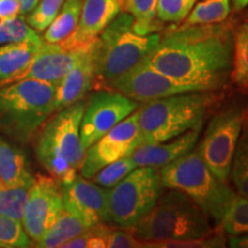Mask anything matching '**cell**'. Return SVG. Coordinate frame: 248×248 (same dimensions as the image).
<instances>
[{
	"label": "cell",
	"instance_id": "6da1fadb",
	"mask_svg": "<svg viewBox=\"0 0 248 248\" xmlns=\"http://www.w3.org/2000/svg\"><path fill=\"white\" fill-rule=\"evenodd\" d=\"M234 20L170 27L144 61L191 91H218L230 78Z\"/></svg>",
	"mask_w": 248,
	"mask_h": 248
},
{
	"label": "cell",
	"instance_id": "7a4b0ae2",
	"mask_svg": "<svg viewBox=\"0 0 248 248\" xmlns=\"http://www.w3.org/2000/svg\"><path fill=\"white\" fill-rule=\"evenodd\" d=\"M217 99L215 91H192L145 102L137 108L139 142L167 141L191 129L202 128Z\"/></svg>",
	"mask_w": 248,
	"mask_h": 248
},
{
	"label": "cell",
	"instance_id": "3957f363",
	"mask_svg": "<svg viewBox=\"0 0 248 248\" xmlns=\"http://www.w3.org/2000/svg\"><path fill=\"white\" fill-rule=\"evenodd\" d=\"M85 105L80 100L57 111L44 124L37 139V159L61 184L73 182L84 162L86 150L79 130Z\"/></svg>",
	"mask_w": 248,
	"mask_h": 248
},
{
	"label": "cell",
	"instance_id": "277c9868",
	"mask_svg": "<svg viewBox=\"0 0 248 248\" xmlns=\"http://www.w3.org/2000/svg\"><path fill=\"white\" fill-rule=\"evenodd\" d=\"M130 231L144 244L200 238L216 229L199 204L183 192L169 188Z\"/></svg>",
	"mask_w": 248,
	"mask_h": 248
},
{
	"label": "cell",
	"instance_id": "5b68a950",
	"mask_svg": "<svg viewBox=\"0 0 248 248\" xmlns=\"http://www.w3.org/2000/svg\"><path fill=\"white\" fill-rule=\"evenodd\" d=\"M160 33L139 35L133 30V18L120 12L99 37L93 49L94 83L93 89L102 90L117 77L138 64L156 46Z\"/></svg>",
	"mask_w": 248,
	"mask_h": 248
},
{
	"label": "cell",
	"instance_id": "8992f818",
	"mask_svg": "<svg viewBox=\"0 0 248 248\" xmlns=\"http://www.w3.org/2000/svg\"><path fill=\"white\" fill-rule=\"evenodd\" d=\"M57 85L22 79L0 88V132L28 142L54 114Z\"/></svg>",
	"mask_w": 248,
	"mask_h": 248
},
{
	"label": "cell",
	"instance_id": "52a82bcc",
	"mask_svg": "<svg viewBox=\"0 0 248 248\" xmlns=\"http://www.w3.org/2000/svg\"><path fill=\"white\" fill-rule=\"evenodd\" d=\"M164 188L185 193L216 224L228 212L237 193L207 166L197 147L160 168Z\"/></svg>",
	"mask_w": 248,
	"mask_h": 248
},
{
	"label": "cell",
	"instance_id": "ba28073f",
	"mask_svg": "<svg viewBox=\"0 0 248 248\" xmlns=\"http://www.w3.org/2000/svg\"><path fill=\"white\" fill-rule=\"evenodd\" d=\"M163 188L160 168L148 166L135 168L108 190L111 223L130 230L153 208Z\"/></svg>",
	"mask_w": 248,
	"mask_h": 248
},
{
	"label": "cell",
	"instance_id": "9c48e42d",
	"mask_svg": "<svg viewBox=\"0 0 248 248\" xmlns=\"http://www.w3.org/2000/svg\"><path fill=\"white\" fill-rule=\"evenodd\" d=\"M244 109L230 107L215 114L197 146L207 166L224 182L230 178L232 160L243 128Z\"/></svg>",
	"mask_w": 248,
	"mask_h": 248
},
{
	"label": "cell",
	"instance_id": "30bf717a",
	"mask_svg": "<svg viewBox=\"0 0 248 248\" xmlns=\"http://www.w3.org/2000/svg\"><path fill=\"white\" fill-rule=\"evenodd\" d=\"M139 107V102L111 90H98L90 97L80 122V140L85 150Z\"/></svg>",
	"mask_w": 248,
	"mask_h": 248
},
{
	"label": "cell",
	"instance_id": "8fae6325",
	"mask_svg": "<svg viewBox=\"0 0 248 248\" xmlns=\"http://www.w3.org/2000/svg\"><path fill=\"white\" fill-rule=\"evenodd\" d=\"M63 210L61 183L53 176L37 173L22 219L23 229L31 241L36 244L42 239Z\"/></svg>",
	"mask_w": 248,
	"mask_h": 248
},
{
	"label": "cell",
	"instance_id": "7c38bea8",
	"mask_svg": "<svg viewBox=\"0 0 248 248\" xmlns=\"http://www.w3.org/2000/svg\"><path fill=\"white\" fill-rule=\"evenodd\" d=\"M139 145L138 111L136 109L86 150L84 162L79 169L80 176L91 179L105 166L128 156Z\"/></svg>",
	"mask_w": 248,
	"mask_h": 248
},
{
	"label": "cell",
	"instance_id": "4fadbf2b",
	"mask_svg": "<svg viewBox=\"0 0 248 248\" xmlns=\"http://www.w3.org/2000/svg\"><path fill=\"white\" fill-rule=\"evenodd\" d=\"M106 90L116 91L129 99L142 104L178 93L192 92L188 88L175 82L150 66L144 59L126 73L110 82Z\"/></svg>",
	"mask_w": 248,
	"mask_h": 248
},
{
	"label": "cell",
	"instance_id": "5bb4252c",
	"mask_svg": "<svg viewBox=\"0 0 248 248\" xmlns=\"http://www.w3.org/2000/svg\"><path fill=\"white\" fill-rule=\"evenodd\" d=\"M64 210L79 218L88 228L111 223L108 207V190L83 176L69 184H61Z\"/></svg>",
	"mask_w": 248,
	"mask_h": 248
},
{
	"label": "cell",
	"instance_id": "9a60e30c",
	"mask_svg": "<svg viewBox=\"0 0 248 248\" xmlns=\"http://www.w3.org/2000/svg\"><path fill=\"white\" fill-rule=\"evenodd\" d=\"M89 45L78 48H64L60 44L43 42L27 69L15 77L12 83L22 79H37L58 85L76 66Z\"/></svg>",
	"mask_w": 248,
	"mask_h": 248
},
{
	"label": "cell",
	"instance_id": "2e32d148",
	"mask_svg": "<svg viewBox=\"0 0 248 248\" xmlns=\"http://www.w3.org/2000/svg\"><path fill=\"white\" fill-rule=\"evenodd\" d=\"M122 9V0H84L75 31L59 43L64 48H78L94 42Z\"/></svg>",
	"mask_w": 248,
	"mask_h": 248
},
{
	"label": "cell",
	"instance_id": "e0dca14e",
	"mask_svg": "<svg viewBox=\"0 0 248 248\" xmlns=\"http://www.w3.org/2000/svg\"><path fill=\"white\" fill-rule=\"evenodd\" d=\"M94 43L95 40L89 45L76 66L57 85L54 104L55 113L83 100L90 90L93 89L95 76L94 60H93Z\"/></svg>",
	"mask_w": 248,
	"mask_h": 248
},
{
	"label": "cell",
	"instance_id": "ac0fdd59",
	"mask_svg": "<svg viewBox=\"0 0 248 248\" xmlns=\"http://www.w3.org/2000/svg\"><path fill=\"white\" fill-rule=\"evenodd\" d=\"M201 129L202 128L191 129L167 141L140 145L130 154V156L137 167L148 166L161 168L193 150L199 140Z\"/></svg>",
	"mask_w": 248,
	"mask_h": 248
},
{
	"label": "cell",
	"instance_id": "d6986e66",
	"mask_svg": "<svg viewBox=\"0 0 248 248\" xmlns=\"http://www.w3.org/2000/svg\"><path fill=\"white\" fill-rule=\"evenodd\" d=\"M42 44L18 42L0 46V88L11 84L27 69Z\"/></svg>",
	"mask_w": 248,
	"mask_h": 248
},
{
	"label": "cell",
	"instance_id": "ffe728a7",
	"mask_svg": "<svg viewBox=\"0 0 248 248\" xmlns=\"http://www.w3.org/2000/svg\"><path fill=\"white\" fill-rule=\"evenodd\" d=\"M33 179L23 152L0 139V186L32 185Z\"/></svg>",
	"mask_w": 248,
	"mask_h": 248
},
{
	"label": "cell",
	"instance_id": "44dd1931",
	"mask_svg": "<svg viewBox=\"0 0 248 248\" xmlns=\"http://www.w3.org/2000/svg\"><path fill=\"white\" fill-rule=\"evenodd\" d=\"M84 0H64L57 17L46 29L43 40L52 44H59L68 38L78 24Z\"/></svg>",
	"mask_w": 248,
	"mask_h": 248
},
{
	"label": "cell",
	"instance_id": "7402d4cb",
	"mask_svg": "<svg viewBox=\"0 0 248 248\" xmlns=\"http://www.w3.org/2000/svg\"><path fill=\"white\" fill-rule=\"evenodd\" d=\"M88 229L90 228H88L79 218H77L73 214L68 213L67 210H63L57 221L53 223V225L43 235L42 239L37 241L35 246L40 248L62 247L67 241L84 233Z\"/></svg>",
	"mask_w": 248,
	"mask_h": 248
},
{
	"label": "cell",
	"instance_id": "603a6c76",
	"mask_svg": "<svg viewBox=\"0 0 248 248\" xmlns=\"http://www.w3.org/2000/svg\"><path fill=\"white\" fill-rule=\"evenodd\" d=\"M230 77L240 91L248 94V21L234 28Z\"/></svg>",
	"mask_w": 248,
	"mask_h": 248
},
{
	"label": "cell",
	"instance_id": "cb8c5ba5",
	"mask_svg": "<svg viewBox=\"0 0 248 248\" xmlns=\"http://www.w3.org/2000/svg\"><path fill=\"white\" fill-rule=\"evenodd\" d=\"M230 177L238 193L248 198V108L244 109L243 128L232 160Z\"/></svg>",
	"mask_w": 248,
	"mask_h": 248
},
{
	"label": "cell",
	"instance_id": "d4e9b609",
	"mask_svg": "<svg viewBox=\"0 0 248 248\" xmlns=\"http://www.w3.org/2000/svg\"><path fill=\"white\" fill-rule=\"evenodd\" d=\"M157 0H122V9L133 18V30L139 35H150L159 30L155 22Z\"/></svg>",
	"mask_w": 248,
	"mask_h": 248
},
{
	"label": "cell",
	"instance_id": "484cf974",
	"mask_svg": "<svg viewBox=\"0 0 248 248\" xmlns=\"http://www.w3.org/2000/svg\"><path fill=\"white\" fill-rule=\"evenodd\" d=\"M231 14V0H202L194 5L185 18L186 26L219 23L228 20Z\"/></svg>",
	"mask_w": 248,
	"mask_h": 248
},
{
	"label": "cell",
	"instance_id": "4316f807",
	"mask_svg": "<svg viewBox=\"0 0 248 248\" xmlns=\"http://www.w3.org/2000/svg\"><path fill=\"white\" fill-rule=\"evenodd\" d=\"M31 186H0V214L22 223Z\"/></svg>",
	"mask_w": 248,
	"mask_h": 248
},
{
	"label": "cell",
	"instance_id": "83f0119b",
	"mask_svg": "<svg viewBox=\"0 0 248 248\" xmlns=\"http://www.w3.org/2000/svg\"><path fill=\"white\" fill-rule=\"evenodd\" d=\"M217 225L224 233L230 235L248 232V198L235 195L228 212Z\"/></svg>",
	"mask_w": 248,
	"mask_h": 248
},
{
	"label": "cell",
	"instance_id": "f1b7e54d",
	"mask_svg": "<svg viewBox=\"0 0 248 248\" xmlns=\"http://www.w3.org/2000/svg\"><path fill=\"white\" fill-rule=\"evenodd\" d=\"M18 42H29L35 44H42L44 42L38 32L27 23L23 15H18L8 22L0 24V45Z\"/></svg>",
	"mask_w": 248,
	"mask_h": 248
},
{
	"label": "cell",
	"instance_id": "f546056e",
	"mask_svg": "<svg viewBox=\"0 0 248 248\" xmlns=\"http://www.w3.org/2000/svg\"><path fill=\"white\" fill-rule=\"evenodd\" d=\"M226 246L225 233L221 229L209 235L200 238H191L183 240L156 241V243H144V247L148 248H221Z\"/></svg>",
	"mask_w": 248,
	"mask_h": 248
},
{
	"label": "cell",
	"instance_id": "4dcf8cb0",
	"mask_svg": "<svg viewBox=\"0 0 248 248\" xmlns=\"http://www.w3.org/2000/svg\"><path fill=\"white\" fill-rule=\"evenodd\" d=\"M135 168H137L135 161L128 155L105 166L92 178L93 182L102 187L111 188L122 181L125 176H128Z\"/></svg>",
	"mask_w": 248,
	"mask_h": 248
},
{
	"label": "cell",
	"instance_id": "1f68e13d",
	"mask_svg": "<svg viewBox=\"0 0 248 248\" xmlns=\"http://www.w3.org/2000/svg\"><path fill=\"white\" fill-rule=\"evenodd\" d=\"M197 0H157L156 17L160 22L181 24L191 13Z\"/></svg>",
	"mask_w": 248,
	"mask_h": 248
},
{
	"label": "cell",
	"instance_id": "d6a6232c",
	"mask_svg": "<svg viewBox=\"0 0 248 248\" xmlns=\"http://www.w3.org/2000/svg\"><path fill=\"white\" fill-rule=\"evenodd\" d=\"M63 2L64 0H40L36 7L28 14L27 23L37 32H43L57 17Z\"/></svg>",
	"mask_w": 248,
	"mask_h": 248
},
{
	"label": "cell",
	"instance_id": "836d02e7",
	"mask_svg": "<svg viewBox=\"0 0 248 248\" xmlns=\"http://www.w3.org/2000/svg\"><path fill=\"white\" fill-rule=\"evenodd\" d=\"M0 244L4 248L31 247V239L21 222L0 214Z\"/></svg>",
	"mask_w": 248,
	"mask_h": 248
},
{
	"label": "cell",
	"instance_id": "e575fe53",
	"mask_svg": "<svg viewBox=\"0 0 248 248\" xmlns=\"http://www.w3.org/2000/svg\"><path fill=\"white\" fill-rule=\"evenodd\" d=\"M107 248H140L144 244L135 237L130 230L122 228H114L110 225L106 234Z\"/></svg>",
	"mask_w": 248,
	"mask_h": 248
},
{
	"label": "cell",
	"instance_id": "d590c367",
	"mask_svg": "<svg viewBox=\"0 0 248 248\" xmlns=\"http://www.w3.org/2000/svg\"><path fill=\"white\" fill-rule=\"evenodd\" d=\"M20 15L18 0H0V24L8 22Z\"/></svg>",
	"mask_w": 248,
	"mask_h": 248
},
{
	"label": "cell",
	"instance_id": "8d00e7d4",
	"mask_svg": "<svg viewBox=\"0 0 248 248\" xmlns=\"http://www.w3.org/2000/svg\"><path fill=\"white\" fill-rule=\"evenodd\" d=\"M228 244L233 248H248V232L241 234H234L229 238Z\"/></svg>",
	"mask_w": 248,
	"mask_h": 248
},
{
	"label": "cell",
	"instance_id": "74e56055",
	"mask_svg": "<svg viewBox=\"0 0 248 248\" xmlns=\"http://www.w3.org/2000/svg\"><path fill=\"white\" fill-rule=\"evenodd\" d=\"M39 1L40 0H18V2H20V15L24 16V15L29 14Z\"/></svg>",
	"mask_w": 248,
	"mask_h": 248
},
{
	"label": "cell",
	"instance_id": "f35d334b",
	"mask_svg": "<svg viewBox=\"0 0 248 248\" xmlns=\"http://www.w3.org/2000/svg\"><path fill=\"white\" fill-rule=\"evenodd\" d=\"M234 12H240L248 6V0H232Z\"/></svg>",
	"mask_w": 248,
	"mask_h": 248
},
{
	"label": "cell",
	"instance_id": "ab89813d",
	"mask_svg": "<svg viewBox=\"0 0 248 248\" xmlns=\"http://www.w3.org/2000/svg\"><path fill=\"white\" fill-rule=\"evenodd\" d=\"M246 17H247V20H248V11H247V13H246Z\"/></svg>",
	"mask_w": 248,
	"mask_h": 248
},
{
	"label": "cell",
	"instance_id": "60d3db41",
	"mask_svg": "<svg viewBox=\"0 0 248 248\" xmlns=\"http://www.w3.org/2000/svg\"><path fill=\"white\" fill-rule=\"evenodd\" d=\"M0 248H4V247H2V245H1V244H0Z\"/></svg>",
	"mask_w": 248,
	"mask_h": 248
}]
</instances>
